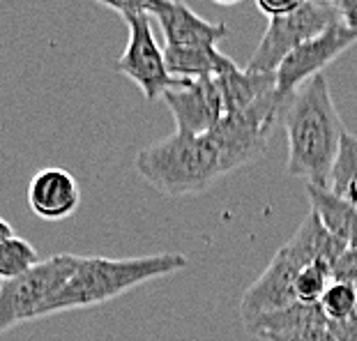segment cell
<instances>
[{
  "label": "cell",
  "instance_id": "44dd1931",
  "mask_svg": "<svg viewBox=\"0 0 357 341\" xmlns=\"http://www.w3.org/2000/svg\"><path fill=\"white\" fill-rule=\"evenodd\" d=\"M334 279L346 282L357 289V249H346L341 259L334 265Z\"/></svg>",
  "mask_w": 357,
  "mask_h": 341
},
{
  "label": "cell",
  "instance_id": "2e32d148",
  "mask_svg": "<svg viewBox=\"0 0 357 341\" xmlns=\"http://www.w3.org/2000/svg\"><path fill=\"white\" fill-rule=\"evenodd\" d=\"M328 189L337 199L346 201L348 206L357 210V136L351 132L344 134L337 162H334L330 173Z\"/></svg>",
  "mask_w": 357,
  "mask_h": 341
},
{
  "label": "cell",
  "instance_id": "ac0fdd59",
  "mask_svg": "<svg viewBox=\"0 0 357 341\" xmlns=\"http://www.w3.org/2000/svg\"><path fill=\"white\" fill-rule=\"evenodd\" d=\"M318 307H321V312L330 323L346 321V318H351L357 312V289L346 282L332 279V284L323 293Z\"/></svg>",
  "mask_w": 357,
  "mask_h": 341
},
{
  "label": "cell",
  "instance_id": "ffe728a7",
  "mask_svg": "<svg viewBox=\"0 0 357 341\" xmlns=\"http://www.w3.org/2000/svg\"><path fill=\"white\" fill-rule=\"evenodd\" d=\"M95 3L111 7V10L120 12L123 17H136V14L155 17V14L162 12L171 0H95Z\"/></svg>",
  "mask_w": 357,
  "mask_h": 341
},
{
  "label": "cell",
  "instance_id": "d4e9b609",
  "mask_svg": "<svg viewBox=\"0 0 357 341\" xmlns=\"http://www.w3.org/2000/svg\"><path fill=\"white\" fill-rule=\"evenodd\" d=\"M14 236V229H12V224L7 222V219L0 217V245H3L5 240H10Z\"/></svg>",
  "mask_w": 357,
  "mask_h": 341
},
{
  "label": "cell",
  "instance_id": "603a6c76",
  "mask_svg": "<svg viewBox=\"0 0 357 341\" xmlns=\"http://www.w3.org/2000/svg\"><path fill=\"white\" fill-rule=\"evenodd\" d=\"M323 3L334 7V12L339 14V19L344 21L353 33H357V0H323Z\"/></svg>",
  "mask_w": 357,
  "mask_h": 341
},
{
  "label": "cell",
  "instance_id": "277c9868",
  "mask_svg": "<svg viewBox=\"0 0 357 341\" xmlns=\"http://www.w3.org/2000/svg\"><path fill=\"white\" fill-rule=\"evenodd\" d=\"M134 169L150 187L169 199L199 196L229 176L208 134L176 132L150 143L136 155Z\"/></svg>",
  "mask_w": 357,
  "mask_h": 341
},
{
  "label": "cell",
  "instance_id": "7a4b0ae2",
  "mask_svg": "<svg viewBox=\"0 0 357 341\" xmlns=\"http://www.w3.org/2000/svg\"><path fill=\"white\" fill-rule=\"evenodd\" d=\"M346 249L348 247L344 242L334 238L321 219L314 212H309L300 229L293 233V238L284 247H279L263 275L242 295L240 318L245 328L254 325L258 318L293 307L298 302L295 284H298L302 270L318 261L330 263L334 268Z\"/></svg>",
  "mask_w": 357,
  "mask_h": 341
},
{
  "label": "cell",
  "instance_id": "484cf974",
  "mask_svg": "<svg viewBox=\"0 0 357 341\" xmlns=\"http://www.w3.org/2000/svg\"><path fill=\"white\" fill-rule=\"evenodd\" d=\"M212 3H219V5H233V3H240V0H212Z\"/></svg>",
  "mask_w": 357,
  "mask_h": 341
},
{
  "label": "cell",
  "instance_id": "8fae6325",
  "mask_svg": "<svg viewBox=\"0 0 357 341\" xmlns=\"http://www.w3.org/2000/svg\"><path fill=\"white\" fill-rule=\"evenodd\" d=\"M30 212L44 222H63L81 206V189L70 171L49 166L33 176L26 192Z\"/></svg>",
  "mask_w": 357,
  "mask_h": 341
},
{
  "label": "cell",
  "instance_id": "30bf717a",
  "mask_svg": "<svg viewBox=\"0 0 357 341\" xmlns=\"http://www.w3.org/2000/svg\"><path fill=\"white\" fill-rule=\"evenodd\" d=\"M164 102L176 120L178 134H208L226 116V106L215 77L180 79L164 93Z\"/></svg>",
  "mask_w": 357,
  "mask_h": 341
},
{
  "label": "cell",
  "instance_id": "8992f818",
  "mask_svg": "<svg viewBox=\"0 0 357 341\" xmlns=\"http://www.w3.org/2000/svg\"><path fill=\"white\" fill-rule=\"evenodd\" d=\"M281 109L284 104L277 100L275 90L247 109L224 116L217 127H212L208 136L222 157L226 173L254 164L265 155L268 139L275 130Z\"/></svg>",
  "mask_w": 357,
  "mask_h": 341
},
{
  "label": "cell",
  "instance_id": "7402d4cb",
  "mask_svg": "<svg viewBox=\"0 0 357 341\" xmlns=\"http://www.w3.org/2000/svg\"><path fill=\"white\" fill-rule=\"evenodd\" d=\"M305 3L307 0H256V7L265 17L277 19V17H286V14L300 10Z\"/></svg>",
  "mask_w": 357,
  "mask_h": 341
},
{
  "label": "cell",
  "instance_id": "3957f363",
  "mask_svg": "<svg viewBox=\"0 0 357 341\" xmlns=\"http://www.w3.org/2000/svg\"><path fill=\"white\" fill-rule=\"evenodd\" d=\"M189 268V259L180 252H162L129 259H106V256H79L77 270L70 282L53 300L49 316H58L74 309H90L111 302L139 286L155 279L171 277Z\"/></svg>",
  "mask_w": 357,
  "mask_h": 341
},
{
  "label": "cell",
  "instance_id": "9a60e30c",
  "mask_svg": "<svg viewBox=\"0 0 357 341\" xmlns=\"http://www.w3.org/2000/svg\"><path fill=\"white\" fill-rule=\"evenodd\" d=\"M307 199L311 212L321 219L325 229L348 249H357V210L337 199L328 187L307 185Z\"/></svg>",
  "mask_w": 357,
  "mask_h": 341
},
{
  "label": "cell",
  "instance_id": "4fadbf2b",
  "mask_svg": "<svg viewBox=\"0 0 357 341\" xmlns=\"http://www.w3.org/2000/svg\"><path fill=\"white\" fill-rule=\"evenodd\" d=\"M155 19L164 33L166 47L173 49H217V42L229 33L224 21H205L182 0H171Z\"/></svg>",
  "mask_w": 357,
  "mask_h": 341
},
{
  "label": "cell",
  "instance_id": "d6986e66",
  "mask_svg": "<svg viewBox=\"0 0 357 341\" xmlns=\"http://www.w3.org/2000/svg\"><path fill=\"white\" fill-rule=\"evenodd\" d=\"M334 279V268L330 263H311L309 268L302 270V275L298 277V284H295V295H298V302L302 305H318L323 298V293L328 291V286Z\"/></svg>",
  "mask_w": 357,
  "mask_h": 341
},
{
  "label": "cell",
  "instance_id": "5b68a950",
  "mask_svg": "<svg viewBox=\"0 0 357 341\" xmlns=\"http://www.w3.org/2000/svg\"><path fill=\"white\" fill-rule=\"evenodd\" d=\"M77 263L79 254H53L26 275L0 284V337L17 325L47 318L49 307L70 282Z\"/></svg>",
  "mask_w": 357,
  "mask_h": 341
},
{
  "label": "cell",
  "instance_id": "52a82bcc",
  "mask_svg": "<svg viewBox=\"0 0 357 341\" xmlns=\"http://www.w3.org/2000/svg\"><path fill=\"white\" fill-rule=\"evenodd\" d=\"M339 14L334 12L323 0H307L300 10H295L286 17L270 19L268 28L258 42L256 51L249 58L247 70L252 72H277L279 65L291 56V53L305 44L311 37L321 35L332 24H337Z\"/></svg>",
  "mask_w": 357,
  "mask_h": 341
},
{
  "label": "cell",
  "instance_id": "cb8c5ba5",
  "mask_svg": "<svg viewBox=\"0 0 357 341\" xmlns=\"http://www.w3.org/2000/svg\"><path fill=\"white\" fill-rule=\"evenodd\" d=\"M330 330L337 341H357V312L346 318V321H337V323H330Z\"/></svg>",
  "mask_w": 357,
  "mask_h": 341
},
{
  "label": "cell",
  "instance_id": "e0dca14e",
  "mask_svg": "<svg viewBox=\"0 0 357 341\" xmlns=\"http://www.w3.org/2000/svg\"><path fill=\"white\" fill-rule=\"evenodd\" d=\"M37 263H40V254L26 238L12 236L0 245V279L3 282L26 275Z\"/></svg>",
  "mask_w": 357,
  "mask_h": 341
},
{
  "label": "cell",
  "instance_id": "9c48e42d",
  "mask_svg": "<svg viewBox=\"0 0 357 341\" xmlns=\"http://www.w3.org/2000/svg\"><path fill=\"white\" fill-rule=\"evenodd\" d=\"M353 44H357V33H353L344 21H337L321 35L300 44L277 70V100L281 104L288 102L302 83H307L316 74H323L325 67Z\"/></svg>",
  "mask_w": 357,
  "mask_h": 341
},
{
  "label": "cell",
  "instance_id": "ba28073f",
  "mask_svg": "<svg viewBox=\"0 0 357 341\" xmlns=\"http://www.w3.org/2000/svg\"><path fill=\"white\" fill-rule=\"evenodd\" d=\"M129 26V40L123 56L116 60V70L132 79L146 100L155 102L164 97L166 90L178 86L176 77H171L166 67L164 49L159 47L153 33V17L136 14V17H123Z\"/></svg>",
  "mask_w": 357,
  "mask_h": 341
},
{
  "label": "cell",
  "instance_id": "5bb4252c",
  "mask_svg": "<svg viewBox=\"0 0 357 341\" xmlns=\"http://www.w3.org/2000/svg\"><path fill=\"white\" fill-rule=\"evenodd\" d=\"M215 79L226 106V116L247 109L261 97L277 90V72L240 70L235 63H231L224 72H219Z\"/></svg>",
  "mask_w": 357,
  "mask_h": 341
},
{
  "label": "cell",
  "instance_id": "7c38bea8",
  "mask_svg": "<svg viewBox=\"0 0 357 341\" xmlns=\"http://www.w3.org/2000/svg\"><path fill=\"white\" fill-rule=\"evenodd\" d=\"M247 330L263 341H337L321 307L302 302L258 318Z\"/></svg>",
  "mask_w": 357,
  "mask_h": 341
},
{
  "label": "cell",
  "instance_id": "6da1fadb",
  "mask_svg": "<svg viewBox=\"0 0 357 341\" xmlns=\"http://www.w3.org/2000/svg\"><path fill=\"white\" fill-rule=\"evenodd\" d=\"M284 130L288 139V176L302 178L307 185L328 187L346 130L325 74H316L295 90L288 100Z\"/></svg>",
  "mask_w": 357,
  "mask_h": 341
}]
</instances>
